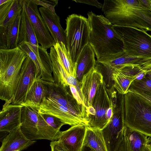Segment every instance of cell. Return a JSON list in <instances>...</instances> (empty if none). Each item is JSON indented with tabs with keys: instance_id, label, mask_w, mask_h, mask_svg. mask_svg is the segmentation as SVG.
Wrapping results in <instances>:
<instances>
[{
	"instance_id": "cell-1",
	"label": "cell",
	"mask_w": 151,
	"mask_h": 151,
	"mask_svg": "<svg viewBox=\"0 0 151 151\" xmlns=\"http://www.w3.org/2000/svg\"><path fill=\"white\" fill-rule=\"evenodd\" d=\"M90 33L89 44L97 60L124 51L123 42L114 25L103 15L87 13Z\"/></svg>"
},
{
	"instance_id": "cell-2",
	"label": "cell",
	"mask_w": 151,
	"mask_h": 151,
	"mask_svg": "<svg viewBox=\"0 0 151 151\" xmlns=\"http://www.w3.org/2000/svg\"><path fill=\"white\" fill-rule=\"evenodd\" d=\"M102 11L114 25L151 31V12L129 8L125 0H105Z\"/></svg>"
},
{
	"instance_id": "cell-3",
	"label": "cell",
	"mask_w": 151,
	"mask_h": 151,
	"mask_svg": "<svg viewBox=\"0 0 151 151\" xmlns=\"http://www.w3.org/2000/svg\"><path fill=\"white\" fill-rule=\"evenodd\" d=\"M28 55L19 47L0 49V99L12 103L22 64Z\"/></svg>"
},
{
	"instance_id": "cell-4",
	"label": "cell",
	"mask_w": 151,
	"mask_h": 151,
	"mask_svg": "<svg viewBox=\"0 0 151 151\" xmlns=\"http://www.w3.org/2000/svg\"><path fill=\"white\" fill-rule=\"evenodd\" d=\"M125 125L151 137V103L136 94L124 95Z\"/></svg>"
},
{
	"instance_id": "cell-5",
	"label": "cell",
	"mask_w": 151,
	"mask_h": 151,
	"mask_svg": "<svg viewBox=\"0 0 151 151\" xmlns=\"http://www.w3.org/2000/svg\"><path fill=\"white\" fill-rule=\"evenodd\" d=\"M39 107L23 106L21 113V130L25 137L31 140L58 139L61 131L50 126L39 112Z\"/></svg>"
},
{
	"instance_id": "cell-6",
	"label": "cell",
	"mask_w": 151,
	"mask_h": 151,
	"mask_svg": "<svg viewBox=\"0 0 151 151\" xmlns=\"http://www.w3.org/2000/svg\"><path fill=\"white\" fill-rule=\"evenodd\" d=\"M65 20L67 50L72 60L76 63L81 53L89 43L90 26L88 19L80 15H69Z\"/></svg>"
},
{
	"instance_id": "cell-7",
	"label": "cell",
	"mask_w": 151,
	"mask_h": 151,
	"mask_svg": "<svg viewBox=\"0 0 151 151\" xmlns=\"http://www.w3.org/2000/svg\"><path fill=\"white\" fill-rule=\"evenodd\" d=\"M123 43L124 51L131 56L151 58V36L138 28L114 25Z\"/></svg>"
},
{
	"instance_id": "cell-8",
	"label": "cell",
	"mask_w": 151,
	"mask_h": 151,
	"mask_svg": "<svg viewBox=\"0 0 151 151\" xmlns=\"http://www.w3.org/2000/svg\"><path fill=\"white\" fill-rule=\"evenodd\" d=\"M57 53L52 57L51 61L53 73L57 80L76 86L77 64L70 55L65 45L63 42L56 43L53 46Z\"/></svg>"
},
{
	"instance_id": "cell-9",
	"label": "cell",
	"mask_w": 151,
	"mask_h": 151,
	"mask_svg": "<svg viewBox=\"0 0 151 151\" xmlns=\"http://www.w3.org/2000/svg\"><path fill=\"white\" fill-rule=\"evenodd\" d=\"M113 110L109 122L101 130L108 151H116L123 135L125 125L124 95L118 96Z\"/></svg>"
},
{
	"instance_id": "cell-10",
	"label": "cell",
	"mask_w": 151,
	"mask_h": 151,
	"mask_svg": "<svg viewBox=\"0 0 151 151\" xmlns=\"http://www.w3.org/2000/svg\"><path fill=\"white\" fill-rule=\"evenodd\" d=\"M39 112L54 116L71 126L80 123L87 125L90 121L82 113L60 104L46 96L43 97L40 104Z\"/></svg>"
},
{
	"instance_id": "cell-11",
	"label": "cell",
	"mask_w": 151,
	"mask_h": 151,
	"mask_svg": "<svg viewBox=\"0 0 151 151\" xmlns=\"http://www.w3.org/2000/svg\"><path fill=\"white\" fill-rule=\"evenodd\" d=\"M19 1L29 19L39 44L47 50L53 46L56 43L40 14L37 5L31 0Z\"/></svg>"
},
{
	"instance_id": "cell-12",
	"label": "cell",
	"mask_w": 151,
	"mask_h": 151,
	"mask_svg": "<svg viewBox=\"0 0 151 151\" xmlns=\"http://www.w3.org/2000/svg\"><path fill=\"white\" fill-rule=\"evenodd\" d=\"M113 105L104 81L98 87L93 99L92 106L95 110L94 116H90L87 126L102 130L109 122L106 116L108 109Z\"/></svg>"
},
{
	"instance_id": "cell-13",
	"label": "cell",
	"mask_w": 151,
	"mask_h": 151,
	"mask_svg": "<svg viewBox=\"0 0 151 151\" xmlns=\"http://www.w3.org/2000/svg\"><path fill=\"white\" fill-rule=\"evenodd\" d=\"M35 64L28 56L24 61L12 98V104H21L24 101L27 93L33 82L35 73Z\"/></svg>"
},
{
	"instance_id": "cell-14",
	"label": "cell",
	"mask_w": 151,
	"mask_h": 151,
	"mask_svg": "<svg viewBox=\"0 0 151 151\" xmlns=\"http://www.w3.org/2000/svg\"><path fill=\"white\" fill-rule=\"evenodd\" d=\"M104 81L102 73L96 65L84 75L79 82L78 91L86 111L89 107L92 106L97 89Z\"/></svg>"
},
{
	"instance_id": "cell-15",
	"label": "cell",
	"mask_w": 151,
	"mask_h": 151,
	"mask_svg": "<svg viewBox=\"0 0 151 151\" xmlns=\"http://www.w3.org/2000/svg\"><path fill=\"white\" fill-rule=\"evenodd\" d=\"M24 42L37 56L39 60L40 74L43 75L47 73V69L42 61L39 55V47L34 30L29 19L22 8L18 40V46Z\"/></svg>"
},
{
	"instance_id": "cell-16",
	"label": "cell",
	"mask_w": 151,
	"mask_h": 151,
	"mask_svg": "<svg viewBox=\"0 0 151 151\" xmlns=\"http://www.w3.org/2000/svg\"><path fill=\"white\" fill-rule=\"evenodd\" d=\"M96 61L102 63L107 70L111 72L114 69L128 65L145 67L151 65V58L131 56L124 51L101 58Z\"/></svg>"
},
{
	"instance_id": "cell-17",
	"label": "cell",
	"mask_w": 151,
	"mask_h": 151,
	"mask_svg": "<svg viewBox=\"0 0 151 151\" xmlns=\"http://www.w3.org/2000/svg\"><path fill=\"white\" fill-rule=\"evenodd\" d=\"M23 106L5 103L0 112V132L7 133L21 126Z\"/></svg>"
},
{
	"instance_id": "cell-18",
	"label": "cell",
	"mask_w": 151,
	"mask_h": 151,
	"mask_svg": "<svg viewBox=\"0 0 151 151\" xmlns=\"http://www.w3.org/2000/svg\"><path fill=\"white\" fill-rule=\"evenodd\" d=\"M86 125L80 123L62 131L58 140L68 151H81L86 133Z\"/></svg>"
},
{
	"instance_id": "cell-19",
	"label": "cell",
	"mask_w": 151,
	"mask_h": 151,
	"mask_svg": "<svg viewBox=\"0 0 151 151\" xmlns=\"http://www.w3.org/2000/svg\"><path fill=\"white\" fill-rule=\"evenodd\" d=\"M19 127L9 133L3 139L0 151H22L35 144L36 140L28 139Z\"/></svg>"
},
{
	"instance_id": "cell-20",
	"label": "cell",
	"mask_w": 151,
	"mask_h": 151,
	"mask_svg": "<svg viewBox=\"0 0 151 151\" xmlns=\"http://www.w3.org/2000/svg\"><path fill=\"white\" fill-rule=\"evenodd\" d=\"M39 10L55 43L63 42L67 49L65 30L61 25L59 17L42 6L39 7Z\"/></svg>"
},
{
	"instance_id": "cell-21",
	"label": "cell",
	"mask_w": 151,
	"mask_h": 151,
	"mask_svg": "<svg viewBox=\"0 0 151 151\" xmlns=\"http://www.w3.org/2000/svg\"><path fill=\"white\" fill-rule=\"evenodd\" d=\"M95 53L92 47L88 44L84 48L77 60L76 79L79 82L83 76L96 65Z\"/></svg>"
},
{
	"instance_id": "cell-22",
	"label": "cell",
	"mask_w": 151,
	"mask_h": 151,
	"mask_svg": "<svg viewBox=\"0 0 151 151\" xmlns=\"http://www.w3.org/2000/svg\"><path fill=\"white\" fill-rule=\"evenodd\" d=\"M83 146L93 151H108L102 130L87 125Z\"/></svg>"
},
{
	"instance_id": "cell-23",
	"label": "cell",
	"mask_w": 151,
	"mask_h": 151,
	"mask_svg": "<svg viewBox=\"0 0 151 151\" xmlns=\"http://www.w3.org/2000/svg\"><path fill=\"white\" fill-rule=\"evenodd\" d=\"M46 93V88L43 80L35 79L27 93L24 102L20 105L39 107Z\"/></svg>"
},
{
	"instance_id": "cell-24",
	"label": "cell",
	"mask_w": 151,
	"mask_h": 151,
	"mask_svg": "<svg viewBox=\"0 0 151 151\" xmlns=\"http://www.w3.org/2000/svg\"><path fill=\"white\" fill-rule=\"evenodd\" d=\"M124 134L131 151H145L147 136L125 125Z\"/></svg>"
},
{
	"instance_id": "cell-25",
	"label": "cell",
	"mask_w": 151,
	"mask_h": 151,
	"mask_svg": "<svg viewBox=\"0 0 151 151\" xmlns=\"http://www.w3.org/2000/svg\"><path fill=\"white\" fill-rule=\"evenodd\" d=\"M111 77L115 89L118 93L123 95L128 92L131 83L135 80L134 78L115 70L112 71Z\"/></svg>"
},
{
	"instance_id": "cell-26",
	"label": "cell",
	"mask_w": 151,
	"mask_h": 151,
	"mask_svg": "<svg viewBox=\"0 0 151 151\" xmlns=\"http://www.w3.org/2000/svg\"><path fill=\"white\" fill-rule=\"evenodd\" d=\"M21 18V14L18 17L13 24L5 28L6 49H12L18 47V37Z\"/></svg>"
},
{
	"instance_id": "cell-27",
	"label": "cell",
	"mask_w": 151,
	"mask_h": 151,
	"mask_svg": "<svg viewBox=\"0 0 151 151\" xmlns=\"http://www.w3.org/2000/svg\"><path fill=\"white\" fill-rule=\"evenodd\" d=\"M22 7L19 0H13L11 8L0 26L6 28L13 24L21 13Z\"/></svg>"
},
{
	"instance_id": "cell-28",
	"label": "cell",
	"mask_w": 151,
	"mask_h": 151,
	"mask_svg": "<svg viewBox=\"0 0 151 151\" xmlns=\"http://www.w3.org/2000/svg\"><path fill=\"white\" fill-rule=\"evenodd\" d=\"M129 91L142 92L151 95V78L146 76L141 79L134 80L129 86Z\"/></svg>"
},
{
	"instance_id": "cell-29",
	"label": "cell",
	"mask_w": 151,
	"mask_h": 151,
	"mask_svg": "<svg viewBox=\"0 0 151 151\" xmlns=\"http://www.w3.org/2000/svg\"><path fill=\"white\" fill-rule=\"evenodd\" d=\"M18 47L25 52L34 63L36 68L35 79H41L39 60L36 55L26 42H24L21 44Z\"/></svg>"
},
{
	"instance_id": "cell-30",
	"label": "cell",
	"mask_w": 151,
	"mask_h": 151,
	"mask_svg": "<svg viewBox=\"0 0 151 151\" xmlns=\"http://www.w3.org/2000/svg\"><path fill=\"white\" fill-rule=\"evenodd\" d=\"M47 123L55 130L60 131L62 126L65 124L58 118L47 114H42Z\"/></svg>"
},
{
	"instance_id": "cell-31",
	"label": "cell",
	"mask_w": 151,
	"mask_h": 151,
	"mask_svg": "<svg viewBox=\"0 0 151 151\" xmlns=\"http://www.w3.org/2000/svg\"><path fill=\"white\" fill-rule=\"evenodd\" d=\"M13 0H10L8 2L0 6V23L5 19L9 11Z\"/></svg>"
},
{
	"instance_id": "cell-32",
	"label": "cell",
	"mask_w": 151,
	"mask_h": 151,
	"mask_svg": "<svg viewBox=\"0 0 151 151\" xmlns=\"http://www.w3.org/2000/svg\"><path fill=\"white\" fill-rule=\"evenodd\" d=\"M50 146L51 151H68L58 140L52 141Z\"/></svg>"
},
{
	"instance_id": "cell-33",
	"label": "cell",
	"mask_w": 151,
	"mask_h": 151,
	"mask_svg": "<svg viewBox=\"0 0 151 151\" xmlns=\"http://www.w3.org/2000/svg\"><path fill=\"white\" fill-rule=\"evenodd\" d=\"M5 28L0 26V49H6Z\"/></svg>"
},
{
	"instance_id": "cell-34",
	"label": "cell",
	"mask_w": 151,
	"mask_h": 151,
	"mask_svg": "<svg viewBox=\"0 0 151 151\" xmlns=\"http://www.w3.org/2000/svg\"><path fill=\"white\" fill-rule=\"evenodd\" d=\"M32 1L37 4L42 6L50 10L54 14H55V6L45 2L44 0H31Z\"/></svg>"
},
{
	"instance_id": "cell-35",
	"label": "cell",
	"mask_w": 151,
	"mask_h": 151,
	"mask_svg": "<svg viewBox=\"0 0 151 151\" xmlns=\"http://www.w3.org/2000/svg\"><path fill=\"white\" fill-rule=\"evenodd\" d=\"M69 87L72 94L78 103L81 105L84 106L79 92L76 86L72 85H70Z\"/></svg>"
},
{
	"instance_id": "cell-36",
	"label": "cell",
	"mask_w": 151,
	"mask_h": 151,
	"mask_svg": "<svg viewBox=\"0 0 151 151\" xmlns=\"http://www.w3.org/2000/svg\"><path fill=\"white\" fill-rule=\"evenodd\" d=\"M116 151H131L124 136V131L122 139Z\"/></svg>"
},
{
	"instance_id": "cell-37",
	"label": "cell",
	"mask_w": 151,
	"mask_h": 151,
	"mask_svg": "<svg viewBox=\"0 0 151 151\" xmlns=\"http://www.w3.org/2000/svg\"><path fill=\"white\" fill-rule=\"evenodd\" d=\"M77 3H83L95 6L98 8H102L103 4L99 3L97 0H73Z\"/></svg>"
},
{
	"instance_id": "cell-38",
	"label": "cell",
	"mask_w": 151,
	"mask_h": 151,
	"mask_svg": "<svg viewBox=\"0 0 151 151\" xmlns=\"http://www.w3.org/2000/svg\"><path fill=\"white\" fill-rule=\"evenodd\" d=\"M139 8L151 12V0H138Z\"/></svg>"
},
{
	"instance_id": "cell-39",
	"label": "cell",
	"mask_w": 151,
	"mask_h": 151,
	"mask_svg": "<svg viewBox=\"0 0 151 151\" xmlns=\"http://www.w3.org/2000/svg\"><path fill=\"white\" fill-rule=\"evenodd\" d=\"M134 93L145 100L151 103V95L149 94L142 92H132Z\"/></svg>"
},
{
	"instance_id": "cell-40",
	"label": "cell",
	"mask_w": 151,
	"mask_h": 151,
	"mask_svg": "<svg viewBox=\"0 0 151 151\" xmlns=\"http://www.w3.org/2000/svg\"><path fill=\"white\" fill-rule=\"evenodd\" d=\"M45 2H47L50 4L52 5L55 6L57 5L58 4V0H44Z\"/></svg>"
},
{
	"instance_id": "cell-41",
	"label": "cell",
	"mask_w": 151,
	"mask_h": 151,
	"mask_svg": "<svg viewBox=\"0 0 151 151\" xmlns=\"http://www.w3.org/2000/svg\"><path fill=\"white\" fill-rule=\"evenodd\" d=\"M81 151H93L89 147L83 146Z\"/></svg>"
},
{
	"instance_id": "cell-42",
	"label": "cell",
	"mask_w": 151,
	"mask_h": 151,
	"mask_svg": "<svg viewBox=\"0 0 151 151\" xmlns=\"http://www.w3.org/2000/svg\"><path fill=\"white\" fill-rule=\"evenodd\" d=\"M10 0H0V6L9 2Z\"/></svg>"
},
{
	"instance_id": "cell-43",
	"label": "cell",
	"mask_w": 151,
	"mask_h": 151,
	"mask_svg": "<svg viewBox=\"0 0 151 151\" xmlns=\"http://www.w3.org/2000/svg\"><path fill=\"white\" fill-rule=\"evenodd\" d=\"M146 76H148L151 78V66L148 69V70Z\"/></svg>"
},
{
	"instance_id": "cell-44",
	"label": "cell",
	"mask_w": 151,
	"mask_h": 151,
	"mask_svg": "<svg viewBox=\"0 0 151 151\" xmlns=\"http://www.w3.org/2000/svg\"><path fill=\"white\" fill-rule=\"evenodd\" d=\"M147 145L151 147V137H149L148 138H147Z\"/></svg>"
},
{
	"instance_id": "cell-45",
	"label": "cell",
	"mask_w": 151,
	"mask_h": 151,
	"mask_svg": "<svg viewBox=\"0 0 151 151\" xmlns=\"http://www.w3.org/2000/svg\"><path fill=\"white\" fill-rule=\"evenodd\" d=\"M146 151H148V150H147V148H146Z\"/></svg>"
}]
</instances>
